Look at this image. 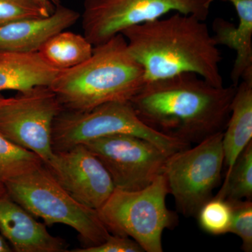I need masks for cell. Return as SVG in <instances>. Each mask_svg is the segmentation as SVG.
<instances>
[{
    "label": "cell",
    "instance_id": "obj_1",
    "mask_svg": "<svg viewBox=\"0 0 252 252\" xmlns=\"http://www.w3.org/2000/svg\"><path fill=\"white\" fill-rule=\"evenodd\" d=\"M236 88L212 85L193 73L149 81L130 101L154 130L190 144L223 132Z\"/></svg>",
    "mask_w": 252,
    "mask_h": 252
},
{
    "label": "cell",
    "instance_id": "obj_2",
    "mask_svg": "<svg viewBox=\"0 0 252 252\" xmlns=\"http://www.w3.org/2000/svg\"><path fill=\"white\" fill-rule=\"evenodd\" d=\"M205 21L175 13L122 32L146 82L193 73L212 85L223 86L221 54Z\"/></svg>",
    "mask_w": 252,
    "mask_h": 252
},
{
    "label": "cell",
    "instance_id": "obj_3",
    "mask_svg": "<svg viewBox=\"0 0 252 252\" xmlns=\"http://www.w3.org/2000/svg\"><path fill=\"white\" fill-rule=\"evenodd\" d=\"M143 68L122 34L94 46L89 59L60 71L49 87L64 110L85 112L112 102H130L146 84Z\"/></svg>",
    "mask_w": 252,
    "mask_h": 252
},
{
    "label": "cell",
    "instance_id": "obj_4",
    "mask_svg": "<svg viewBox=\"0 0 252 252\" xmlns=\"http://www.w3.org/2000/svg\"><path fill=\"white\" fill-rule=\"evenodd\" d=\"M11 200L46 225H69L77 232L86 247L103 243L110 233L97 210L82 205L58 183L45 165L4 184Z\"/></svg>",
    "mask_w": 252,
    "mask_h": 252
},
{
    "label": "cell",
    "instance_id": "obj_5",
    "mask_svg": "<svg viewBox=\"0 0 252 252\" xmlns=\"http://www.w3.org/2000/svg\"><path fill=\"white\" fill-rule=\"evenodd\" d=\"M114 135L144 139L167 157L190 147V144L163 135L146 125L130 102H107L85 112L63 109L53 124L51 144L54 152H61Z\"/></svg>",
    "mask_w": 252,
    "mask_h": 252
},
{
    "label": "cell",
    "instance_id": "obj_6",
    "mask_svg": "<svg viewBox=\"0 0 252 252\" xmlns=\"http://www.w3.org/2000/svg\"><path fill=\"white\" fill-rule=\"evenodd\" d=\"M168 193L162 174L140 190L114 189L97 212L109 232L132 238L144 252H162V233L177 221L175 214L167 207Z\"/></svg>",
    "mask_w": 252,
    "mask_h": 252
},
{
    "label": "cell",
    "instance_id": "obj_7",
    "mask_svg": "<svg viewBox=\"0 0 252 252\" xmlns=\"http://www.w3.org/2000/svg\"><path fill=\"white\" fill-rule=\"evenodd\" d=\"M223 134L217 132L193 148L188 147L167 158L163 174L169 193L185 217H196L220 184L224 164Z\"/></svg>",
    "mask_w": 252,
    "mask_h": 252
},
{
    "label": "cell",
    "instance_id": "obj_8",
    "mask_svg": "<svg viewBox=\"0 0 252 252\" xmlns=\"http://www.w3.org/2000/svg\"><path fill=\"white\" fill-rule=\"evenodd\" d=\"M215 0H84V36L93 46L103 44L132 26L169 13L192 15L205 21Z\"/></svg>",
    "mask_w": 252,
    "mask_h": 252
},
{
    "label": "cell",
    "instance_id": "obj_9",
    "mask_svg": "<svg viewBox=\"0 0 252 252\" xmlns=\"http://www.w3.org/2000/svg\"><path fill=\"white\" fill-rule=\"evenodd\" d=\"M63 109L49 86L19 92L0 107V135L37 154L47 164L54 154L53 124Z\"/></svg>",
    "mask_w": 252,
    "mask_h": 252
},
{
    "label": "cell",
    "instance_id": "obj_10",
    "mask_svg": "<svg viewBox=\"0 0 252 252\" xmlns=\"http://www.w3.org/2000/svg\"><path fill=\"white\" fill-rule=\"evenodd\" d=\"M83 144L98 158L120 190L147 187L164 173L169 157L149 141L132 135L106 136Z\"/></svg>",
    "mask_w": 252,
    "mask_h": 252
},
{
    "label": "cell",
    "instance_id": "obj_11",
    "mask_svg": "<svg viewBox=\"0 0 252 252\" xmlns=\"http://www.w3.org/2000/svg\"><path fill=\"white\" fill-rule=\"evenodd\" d=\"M44 165L72 198L93 210L97 211L115 189L103 164L84 144L54 152Z\"/></svg>",
    "mask_w": 252,
    "mask_h": 252
},
{
    "label": "cell",
    "instance_id": "obj_12",
    "mask_svg": "<svg viewBox=\"0 0 252 252\" xmlns=\"http://www.w3.org/2000/svg\"><path fill=\"white\" fill-rule=\"evenodd\" d=\"M0 231L16 252H66L64 240L50 234L45 225L6 193L0 196Z\"/></svg>",
    "mask_w": 252,
    "mask_h": 252
},
{
    "label": "cell",
    "instance_id": "obj_13",
    "mask_svg": "<svg viewBox=\"0 0 252 252\" xmlns=\"http://www.w3.org/2000/svg\"><path fill=\"white\" fill-rule=\"evenodd\" d=\"M79 17L77 11L59 4L52 14L46 17L9 23L0 28V51L38 52L46 41L72 27Z\"/></svg>",
    "mask_w": 252,
    "mask_h": 252
},
{
    "label": "cell",
    "instance_id": "obj_14",
    "mask_svg": "<svg viewBox=\"0 0 252 252\" xmlns=\"http://www.w3.org/2000/svg\"><path fill=\"white\" fill-rule=\"evenodd\" d=\"M234 6L238 17L235 25L224 18L212 23V36L218 46L230 48L236 53L230 78L237 87L240 81L252 80V0H221Z\"/></svg>",
    "mask_w": 252,
    "mask_h": 252
},
{
    "label": "cell",
    "instance_id": "obj_15",
    "mask_svg": "<svg viewBox=\"0 0 252 252\" xmlns=\"http://www.w3.org/2000/svg\"><path fill=\"white\" fill-rule=\"evenodd\" d=\"M60 71L50 65L39 52L0 51V92H23L36 86H49Z\"/></svg>",
    "mask_w": 252,
    "mask_h": 252
},
{
    "label": "cell",
    "instance_id": "obj_16",
    "mask_svg": "<svg viewBox=\"0 0 252 252\" xmlns=\"http://www.w3.org/2000/svg\"><path fill=\"white\" fill-rule=\"evenodd\" d=\"M222 141L226 176L252 141V80L241 81L237 86Z\"/></svg>",
    "mask_w": 252,
    "mask_h": 252
},
{
    "label": "cell",
    "instance_id": "obj_17",
    "mask_svg": "<svg viewBox=\"0 0 252 252\" xmlns=\"http://www.w3.org/2000/svg\"><path fill=\"white\" fill-rule=\"evenodd\" d=\"M94 47L84 35L64 31L52 36L38 52L50 65L62 70L89 59Z\"/></svg>",
    "mask_w": 252,
    "mask_h": 252
},
{
    "label": "cell",
    "instance_id": "obj_18",
    "mask_svg": "<svg viewBox=\"0 0 252 252\" xmlns=\"http://www.w3.org/2000/svg\"><path fill=\"white\" fill-rule=\"evenodd\" d=\"M216 197L228 202L252 200V141L239 155L229 174L225 176Z\"/></svg>",
    "mask_w": 252,
    "mask_h": 252
},
{
    "label": "cell",
    "instance_id": "obj_19",
    "mask_svg": "<svg viewBox=\"0 0 252 252\" xmlns=\"http://www.w3.org/2000/svg\"><path fill=\"white\" fill-rule=\"evenodd\" d=\"M44 164L37 154L0 135V184L4 185Z\"/></svg>",
    "mask_w": 252,
    "mask_h": 252
},
{
    "label": "cell",
    "instance_id": "obj_20",
    "mask_svg": "<svg viewBox=\"0 0 252 252\" xmlns=\"http://www.w3.org/2000/svg\"><path fill=\"white\" fill-rule=\"evenodd\" d=\"M196 217L204 231L214 235L225 234L229 233L233 208L229 202L215 196L204 204Z\"/></svg>",
    "mask_w": 252,
    "mask_h": 252
},
{
    "label": "cell",
    "instance_id": "obj_21",
    "mask_svg": "<svg viewBox=\"0 0 252 252\" xmlns=\"http://www.w3.org/2000/svg\"><path fill=\"white\" fill-rule=\"evenodd\" d=\"M50 14L36 0H0V28L16 21Z\"/></svg>",
    "mask_w": 252,
    "mask_h": 252
},
{
    "label": "cell",
    "instance_id": "obj_22",
    "mask_svg": "<svg viewBox=\"0 0 252 252\" xmlns=\"http://www.w3.org/2000/svg\"><path fill=\"white\" fill-rule=\"evenodd\" d=\"M233 208V217L229 233L236 235L242 240V250L252 251V202L239 200L229 202Z\"/></svg>",
    "mask_w": 252,
    "mask_h": 252
},
{
    "label": "cell",
    "instance_id": "obj_23",
    "mask_svg": "<svg viewBox=\"0 0 252 252\" xmlns=\"http://www.w3.org/2000/svg\"><path fill=\"white\" fill-rule=\"evenodd\" d=\"M73 252H142V247L128 237L110 235L104 242L96 246L75 249Z\"/></svg>",
    "mask_w": 252,
    "mask_h": 252
},
{
    "label": "cell",
    "instance_id": "obj_24",
    "mask_svg": "<svg viewBox=\"0 0 252 252\" xmlns=\"http://www.w3.org/2000/svg\"><path fill=\"white\" fill-rule=\"evenodd\" d=\"M41 6H44L51 14L56 10L60 4L59 0H36Z\"/></svg>",
    "mask_w": 252,
    "mask_h": 252
},
{
    "label": "cell",
    "instance_id": "obj_25",
    "mask_svg": "<svg viewBox=\"0 0 252 252\" xmlns=\"http://www.w3.org/2000/svg\"><path fill=\"white\" fill-rule=\"evenodd\" d=\"M11 251L12 250L10 248L9 245L6 243L3 237L0 235V252H9Z\"/></svg>",
    "mask_w": 252,
    "mask_h": 252
},
{
    "label": "cell",
    "instance_id": "obj_26",
    "mask_svg": "<svg viewBox=\"0 0 252 252\" xmlns=\"http://www.w3.org/2000/svg\"><path fill=\"white\" fill-rule=\"evenodd\" d=\"M9 99L10 98H5V97L0 95V107L6 104V102H9Z\"/></svg>",
    "mask_w": 252,
    "mask_h": 252
},
{
    "label": "cell",
    "instance_id": "obj_27",
    "mask_svg": "<svg viewBox=\"0 0 252 252\" xmlns=\"http://www.w3.org/2000/svg\"><path fill=\"white\" fill-rule=\"evenodd\" d=\"M4 193H6L4 186L2 184H0V195H4Z\"/></svg>",
    "mask_w": 252,
    "mask_h": 252
},
{
    "label": "cell",
    "instance_id": "obj_28",
    "mask_svg": "<svg viewBox=\"0 0 252 252\" xmlns=\"http://www.w3.org/2000/svg\"><path fill=\"white\" fill-rule=\"evenodd\" d=\"M0 196H1V195H0Z\"/></svg>",
    "mask_w": 252,
    "mask_h": 252
}]
</instances>
